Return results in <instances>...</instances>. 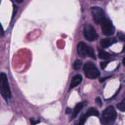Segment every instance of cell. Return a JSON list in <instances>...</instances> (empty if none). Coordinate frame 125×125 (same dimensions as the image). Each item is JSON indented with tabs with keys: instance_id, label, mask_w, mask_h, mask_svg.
Wrapping results in <instances>:
<instances>
[{
	"instance_id": "d6986e66",
	"label": "cell",
	"mask_w": 125,
	"mask_h": 125,
	"mask_svg": "<svg viewBox=\"0 0 125 125\" xmlns=\"http://www.w3.org/2000/svg\"><path fill=\"white\" fill-rule=\"evenodd\" d=\"M118 36H119V39H120L121 41H125V35H124V33H122V32H119V33H118Z\"/></svg>"
},
{
	"instance_id": "4fadbf2b",
	"label": "cell",
	"mask_w": 125,
	"mask_h": 125,
	"mask_svg": "<svg viewBox=\"0 0 125 125\" xmlns=\"http://www.w3.org/2000/svg\"><path fill=\"white\" fill-rule=\"evenodd\" d=\"M89 116H99V111L94 108H91L87 111Z\"/></svg>"
},
{
	"instance_id": "3957f363",
	"label": "cell",
	"mask_w": 125,
	"mask_h": 125,
	"mask_svg": "<svg viewBox=\"0 0 125 125\" xmlns=\"http://www.w3.org/2000/svg\"><path fill=\"white\" fill-rule=\"evenodd\" d=\"M83 71L85 75L89 79H96L100 77V72L92 62H87L83 66Z\"/></svg>"
},
{
	"instance_id": "44dd1931",
	"label": "cell",
	"mask_w": 125,
	"mask_h": 125,
	"mask_svg": "<svg viewBox=\"0 0 125 125\" xmlns=\"http://www.w3.org/2000/svg\"><path fill=\"white\" fill-rule=\"evenodd\" d=\"M72 113V109L70 108H67L66 109V114H70Z\"/></svg>"
},
{
	"instance_id": "5bb4252c",
	"label": "cell",
	"mask_w": 125,
	"mask_h": 125,
	"mask_svg": "<svg viewBox=\"0 0 125 125\" xmlns=\"http://www.w3.org/2000/svg\"><path fill=\"white\" fill-rule=\"evenodd\" d=\"M82 63H82V61L81 60H75V62L73 63V69H75V70L80 69L81 67V66H82Z\"/></svg>"
},
{
	"instance_id": "9a60e30c",
	"label": "cell",
	"mask_w": 125,
	"mask_h": 125,
	"mask_svg": "<svg viewBox=\"0 0 125 125\" xmlns=\"http://www.w3.org/2000/svg\"><path fill=\"white\" fill-rule=\"evenodd\" d=\"M117 108L122 111V112H125V99H123V100L119 102V104H117Z\"/></svg>"
},
{
	"instance_id": "8992f818",
	"label": "cell",
	"mask_w": 125,
	"mask_h": 125,
	"mask_svg": "<svg viewBox=\"0 0 125 125\" xmlns=\"http://www.w3.org/2000/svg\"><path fill=\"white\" fill-rule=\"evenodd\" d=\"M83 36L88 41H94L98 38V35L92 24H86L83 27Z\"/></svg>"
},
{
	"instance_id": "7402d4cb",
	"label": "cell",
	"mask_w": 125,
	"mask_h": 125,
	"mask_svg": "<svg viewBox=\"0 0 125 125\" xmlns=\"http://www.w3.org/2000/svg\"><path fill=\"white\" fill-rule=\"evenodd\" d=\"M13 1H16V2H18V3H21V2H22L23 0H13Z\"/></svg>"
},
{
	"instance_id": "2e32d148",
	"label": "cell",
	"mask_w": 125,
	"mask_h": 125,
	"mask_svg": "<svg viewBox=\"0 0 125 125\" xmlns=\"http://www.w3.org/2000/svg\"><path fill=\"white\" fill-rule=\"evenodd\" d=\"M109 62H110V61H108V60H105V61L101 62V63H100V65H101V68H102L103 69H104L106 67V66L109 63Z\"/></svg>"
},
{
	"instance_id": "30bf717a",
	"label": "cell",
	"mask_w": 125,
	"mask_h": 125,
	"mask_svg": "<svg viewBox=\"0 0 125 125\" xmlns=\"http://www.w3.org/2000/svg\"><path fill=\"white\" fill-rule=\"evenodd\" d=\"M83 107H84V102H79L78 104H77L73 110V114L71 116V119H75L78 116V113L81 111V110L83 109Z\"/></svg>"
},
{
	"instance_id": "9c48e42d",
	"label": "cell",
	"mask_w": 125,
	"mask_h": 125,
	"mask_svg": "<svg viewBox=\"0 0 125 125\" xmlns=\"http://www.w3.org/2000/svg\"><path fill=\"white\" fill-rule=\"evenodd\" d=\"M116 43V39L115 38H106L101 40L100 45L103 48H108Z\"/></svg>"
},
{
	"instance_id": "7a4b0ae2",
	"label": "cell",
	"mask_w": 125,
	"mask_h": 125,
	"mask_svg": "<svg viewBox=\"0 0 125 125\" xmlns=\"http://www.w3.org/2000/svg\"><path fill=\"white\" fill-rule=\"evenodd\" d=\"M0 94L5 100L11 97V91L5 73H0Z\"/></svg>"
},
{
	"instance_id": "ac0fdd59",
	"label": "cell",
	"mask_w": 125,
	"mask_h": 125,
	"mask_svg": "<svg viewBox=\"0 0 125 125\" xmlns=\"http://www.w3.org/2000/svg\"><path fill=\"white\" fill-rule=\"evenodd\" d=\"M13 8H14V10H13V13H12V20L15 18V14H16V12L18 10V7L16 5H13Z\"/></svg>"
},
{
	"instance_id": "ffe728a7",
	"label": "cell",
	"mask_w": 125,
	"mask_h": 125,
	"mask_svg": "<svg viewBox=\"0 0 125 125\" xmlns=\"http://www.w3.org/2000/svg\"><path fill=\"white\" fill-rule=\"evenodd\" d=\"M31 125H35L36 124L39 123L40 122V120H34L33 119H31Z\"/></svg>"
},
{
	"instance_id": "277c9868",
	"label": "cell",
	"mask_w": 125,
	"mask_h": 125,
	"mask_svg": "<svg viewBox=\"0 0 125 125\" xmlns=\"http://www.w3.org/2000/svg\"><path fill=\"white\" fill-rule=\"evenodd\" d=\"M78 54L81 57H90L93 59H96V56L94 54V49L89 46L86 43L84 42H80L78 45L77 48Z\"/></svg>"
},
{
	"instance_id": "e0dca14e",
	"label": "cell",
	"mask_w": 125,
	"mask_h": 125,
	"mask_svg": "<svg viewBox=\"0 0 125 125\" xmlns=\"http://www.w3.org/2000/svg\"><path fill=\"white\" fill-rule=\"evenodd\" d=\"M95 102H96L99 106L102 107V105H103V102H102L101 99H100V97H97V98L95 99Z\"/></svg>"
},
{
	"instance_id": "7c38bea8",
	"label": "cell",
	"mask_w": 125,
	"mask_h": 125,
	"mask_svg": "<svg viewBox=\"0 0 125 125\" xmlns=\"http://www.w3.org/2000/svg\"><path fill=\"white\" fill-rule=\"evenodd\" d=\"M89 117V115L88 112L86 111V113L85 114H83V115L81 116V117L80 118L79 121L75 125H84L85 123H86V120H87V119Z\"/></svg>"
},
{
	"instance_id": "8fae6325",
	"label": "cell",
	"mask_w": 125,
	"mask_h": 125,
	"mask_svg": "<svg viewBox=\"0 0 125 125\" xmlns=\"http://www.w3.org/2000/svg\"><path fill=\"white\" fill-rule=\"evenodd\" d=\"M99 57L103 60H109L111 57V56L107 52L103 49H99Z\"/></svg>"
},
{
	"instance_id": "6da1fadb",
	"label": "cell",
	"mask_w": 125,
	"mask_h": 125,
	"mask_svg": "<svg viewBox=\"0 0 125 125\" xmlns=\"http://www.w3.org/2000/svg\"><path fill=\"white\" fill-rule=\"evenodd\" d=\"M117 117V113L113 106H109L105 108L100 119V122L103 125H114Z\"/></svg>"
},
{
	"instance_id": "5b68a950",
	"label": "cell",
	"mask_w": 125,
	"mask_h": 125,
	"mask_svg": "<svg viewBox=\"0 0 125 125\" xmlns=\"http://www.w3.org/2000/svg\"><path fill=\"white\" fill-rule=\"evenodd\" d=\"M101 25V30L104 35L111 36L115 32V27L111 21L107 18H105L100 24Z\"/></svg>"
},
{
	"instance_id": "52a82bcc",
	"label": "cell",
	"mask_w": 125,
	"mask_h": 125,
	"mask_svg": "<svg viewBox=\"0 0 125 125\" xmlns=\"http://www.w3.org/2000/svg\"><path fill=\"white\" fill-rule=\"evenodd\" d=\"M92 14L94 22L97 24H100V22L105 18V13L103 8L100 7H93L91 8Z\"/></svg>"
},
{
	"instance_id": "ba28073f",
	"label": "cell",
	"mask_w": 125,
	"mask_h": 125,
	"mask_svg": "<svg viewBox=\"0 0 125 125\" xmlns=\"http://www.w3.org/2000/svg\"><path fill=\"white\" fill-rule=\"evenodd\" d=\"M83 80V77L81 74H76L75 75L72 80H71V83H70V91L75 87H77L78 85L81 84V83Z\"/></svg>"
}]
</instances>
